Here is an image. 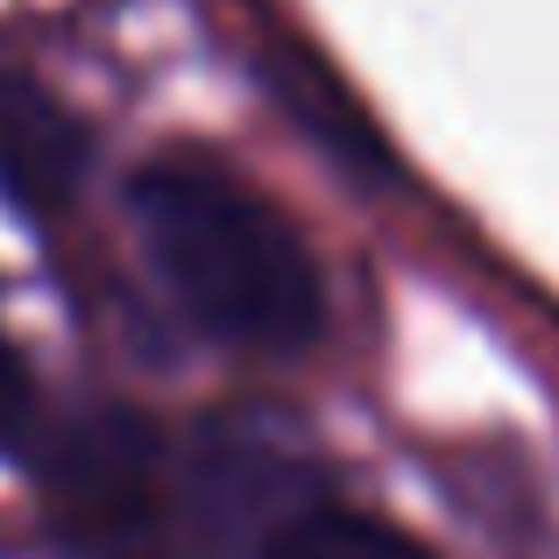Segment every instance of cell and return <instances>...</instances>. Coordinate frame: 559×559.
<instances>
[{
    "mask_svg": "<svg viewBox=\"0 0 559 559\" xmlns=\"http://www.w3.org/2000/svg\"><path fill=\"white\" fill-rule=\"evenodd\" d=\"M28 418H36V382H28V361L14 355V341L0 333V439H22Z\"/></svg>",
    "mask_w": 559,
    "mask_h": 559,
    "instance_id": "4",
    "label": "cell"
},
{
    "mask_svg": "<svg viewBox=\"0 0 559 559\" xmlns=\"http://www.w3.org/2000/svg\"><path fill=\"white\" fill-rule=\"evenodd\" d=\"M135 227L156 276L219 341L290 355L326 326V284L305 234L234 164L156 156L135 178Z\"/></svg>",
    "mask_w": 559,
    "mask_h": 559,
    "instance_id": "1",
    "label": "cell"
},
{
    "mask_svg": "<svg viewBox=\"0 0 559 559\" xmlns=\"http://www.w3.org/2000/svg\"><path fill=\"white\" fill-rule=\"evenodd\" d=\"M262 559H432V552L369 510H305L262 546Z\"/></svg>",
    "mask_w": 559,
    "mask_h": 559,
    "instance_id": "3",
    "label": "cell"
},
{
    "mask_svg": "<svg viewBox=\"0 0 559 559\" xmlns=\"http://www.w3.org/2000/svg\"><path fill=\"white\" fill-rule=\"evenodd\" d=\"M85 178V128L28 71L0 64V185L22 205H57Z\"/></svg>",
    "mask_w": 559,
    "mask_h": 559,
    "instance_id": "2",
    "label": "cell"
}]
</instances>
